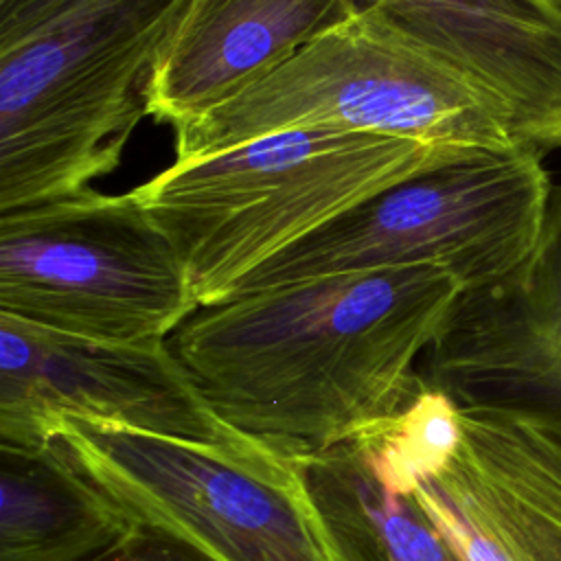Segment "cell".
Masks as SVG:
<instances>
[{"mask_svg":"<svg viewBox=\"0 0 561 561\" xmlns=\"http://www.w3.org/2000/svg\"><path fill=\"white\" fill-rule=\"evenodd\" d=\"M423 379L458 408L561 416V184L533 254L508 276L460 291L423 355Z\"/></svg>","mask_w":561,"mask_h":561,"instance_id":"obj_10","label":"cell"},{"mask_svg":"<svg viewBox=\"0 0 561 561\" xmlns=\"http://www.w3.org/2000/svg\"><path fill=\"white\" fill-rule=\"evenodd\" d=\"M188 0H70L0 48V213L112 173Z\"/></svg>","mask_w":561,"mask_h":561,"instance_id":"obj_3","label":"cell"},{"mask_svg":"<svg viewBox=\"0 0 561 561\" xmlns=\"http://www.w3.org/2000/svg\"><path fill=\"white\" fill-rule=\"evenodd\" d=\"M294 458L335 561H465L414 497L383 423Z\"/></svg>","mask_w":561,"mask_h":561,"instance_id":"obj_13","label":"cell"},{"mask_svg":"<svg viewBox=\"0 0 561 561\" xmlns=\"http://www.w3.org/2000/svg\"><path fill=\"white\" fill-rule=\"evenodd\" d=\"M530 149H478L427 167L348 208L245 274L224 298L307 278L438 267L460 291L533 254L552 182Z\"/></svg>","mask_w":561,"mask_h":561,"instance_id":"obj_5","label":"cell"},{"mask_svg":"<svg viewBox=\"0 0 561 561\" xmlns=\"http://www.w3.org/2000/svg\"><path fill=\"white\" fill-rule=\"evenodd\" d=\"M90 561H217L186 539L147 524H136L123 539Z\"/></svg>","mask_w":561,"mask_h":561,"instance_id":"obj_15","label":"cell"},{"mask_svg":"<svg viewBox=\"0 0 561 561\" xmlns=\"http://www.w3.org/2000/svg\"><path fill=\"white\" fill-rule=\"evenodd\" d=\"M66 421L186 440H237L169 340L107 342L0 313V443L46 445Z\"/></svg>","mask_w":561,"mask_h":561,"instance_id":"obj_9","label":"cell"},{"mask_svg":"<svg viewBox=\"0 0 561 561\" xmlns=\"http://www.w3.org/2000/svg\"><path fill=\"white\" fill-rule=\"evenodd\" d=\"M383 432L414 497L465 561H561V416L458 408L423 383Z\"/></svg>","mask_w":561,"mask_h":561,"instance_id":"obj_8","label":"cell"},{"mask_svg":"<svg viewBox=\"0 0 561 561\" xmlns=\"http://www.w3.org/2000/svg\"><path fill=\"white\" fill-rule=\"evenodd\" d=\"M134 526L53 443H0V561H90Z\"/></svg>","mask_w":561,"mask_h":561,"instance_id":"obj_14","label":"cell"},{"mask_svg":"<svg viewBox=\"0 0 561 561\" xmlns=\"http://www.w3.org/2000/svg\"><path fill=\"white\" fill-rule=\"evenodd\" d=\"M467 151L478 149L333 127L285 129L175 160L134 195L173 243L206 307L348 208Z\"/></svg>","mask_w":561,"mask_h":561,"instance_id":"obj_2","label":"cell"},{"mask_svg":"<svg viewBox=\"0 0 561 561\" xmlns=\"http://www.w3.org/2000/svg\"><path fill=\"white\" fill-rule=\"evenodd\" d=\"M552 2H554V4L561 9V0H552Z\"/></svg>","mask_w":561,"mask_h":561,"instance_id":"obj_17","label":"cell"},{"mask_svg":"<svg viewBox=\"0 0 561 561\" xmlns=\"http://www.w3.org/2000/svg\"><path fill=\"white\" fill-rule=\"evenodd\" d=\"M70 0H0V48L18 42Z\"/></svg>","mask_w":561,"mask_h":561,"instance_id":"obj_16","label":"cell"},{"mask_svg":"<svg viewBox=\"0 0 561 561\" xmlns=\"http://www.w3.org/2000/svg\"><path fill=\"white\" fill-rule=\"evenodd\" d=\"M302 127H333L447 149H526L497 105L370 9L280 68L173 129L175 160Z\"/></svg>","mask_w":561,"mask_h":561,"instance_id":"obj_4","label":"cell"},{"mask_svg":"<svg viewBox=\"0 0 561 561\" xmlns=\"http://www.w3.org/2000/svg\"><path fill=\"white\" fill-rule=\"evenodd\" d=\"M427 50L546 156L561 147V9L552 0H355Z\"/></svg>","mask_w":561,"mask_h":561,"instance_id":"obj_11","label":"cell"},{"mask_svg":"<svg viewBox=\"0 0 561 561\" xmlns=\"http://www.w3.org/2000/svg\"><path fill=\"white\" fill-rule=\"evenodd\" d=\"M357 11L355 0H188L156 57L147 116L178 129Z\"/></svg>","mask_w":561,"mask_h":561,"instance_id":"obj_12","label":"cell"},{"mask_svg":"<svg viewBox=\"0 0 561 561\" xmlns=\"http://www.w3.org/2000/svg\"><path fill=\"white\" fill-rule=\"evenodd\" d=\"M50 443L136 524L217 561H335L296 458L259 438L186 440L66 421Z\"/></svg>","mask_w":561,"mask_h":561,"instance_id":"obj_6","label":"cell"},{"mask_svg":"<svg viewBox=\"0 0 561 561\" xmlns=\"http://www.w3.org/2000/svg\"><path fill=\"white\" fill-rule=\"evenodd\" d=\"M460 294L438 267L307 278L197 307L169 346L210 410L287 454H313L397 416Z\"/></svg>","mask_w":561,"mask_h":561,"instance_id":"obj_1","label":"cell"},{"mask_svg":"<svg viewBox=\"0 0 561 561\" xmlns=\"http://www.w3.org/2000/svg\"><path fill=\"white\" fill-rule=\"evenodd\" d=\"M186 267L134 191L83 188L0 213V313L107 340H169L197 309Z\"/></svg>","mask_w":561,"mask_h":561,"instance_id":"obj_7","label":"cell"}]
</instances>
